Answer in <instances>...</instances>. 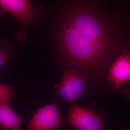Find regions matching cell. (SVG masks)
<instances>
[{"label":"cell","instance_id":"7a4b0ae2","mask_svg":"<svg viewBox=\"0 0 130 130\" xmlns=\"http://www.w3.org/2000/svg\"><path fill=\"white\" fill-rule=\"evenodd\" d=\"M86 83L85 74L77 68L69 67L63 69V76L55 89L60 98L70 103L80 99L83 94Z\"/></svg>","mask_w":130,"mask_h":130},{"label":"cell","instance_id":"ba28073f","mask_svg":"<svg viewBox=\"0 0 130 130\" xmlns=\"http://www.w3.org/2000/svg\"><path fill=\"white\" fill-rule=\"evenodd\" d=\"M14 96L13 89L9 86L0 84V103H8Z\"/></svg>","mask_w":130,"mask_h":130},{"label":"cell","instance_id":"5b68a950","mask_svg":"<svg viewBox=\"0 0 130 130\" xmlns=\"http://www.w3.org/2000/svg\"><path fill=\"white\" fill-rule=\"evenodd\" d=\"M67 122L69 125L78 130H102L105 124L103 119L91 109L70 103Z\"/></svg>","mask_w":130,"mask_h":130},{"label":"cell","instance_id":"6da1fadb","mask_svg":"<svg viewBox=\"0 0 130 130\" xmlns=\"http://www.w3.org/2000/svg\"><path fill=\"white\" fill-rule=\"evenodd\" d=\"M58 37L61 51L71 67L99 78L122 49L109 25L83 6L74 7L66 14Z\"/></svg>","mask_w":130,"mask_h":130},{"label":"cell","instance_id":"8992f818","mask_svg":"<svg viewBox=\"0 0 130 130\" xmlns=\"http://www.w3.org/2000/svg\"><path fill=\"white\" fill-rule=\"evenodd\" d=\"M62 121L58 103L56 102L39 109L28 123L29 130H56L60 128Z\"/></svg>","mask_w":130,"mask_h":130},{"label":"cell","instance_id":"9c48e42d","mask_svg":"<svg viewBox=\"0 0 130 130\" xmlns=\"http://www.w3.org/2000/svg\"><path fill=\"white\" fill-rule=\"evenodd\" d=\"M11 56L9 50L5 47L0 45V68L9 61Z\"/></svg>","mask_w":130,"mask_h":130},{"label":"cell","instance_id":"52a82bcc","mask_svg":"<svg viewBox=\"0 0 130 130\" xmlns=\"http://www.w3.org/2000/svg\"><path fill=\"white\" fill-rule=\"evenodd\" d=\"M8 104L0 103V128L4 130H19L22 117L17 114L9 106Z\"/></svg>","mask_w":130,"mask_h":130},{"label":"cell","instance_id":"3957f363","mask_svg":"<svg viewBox=\"0 0 130 130\" xmlns=\"http://www.w3.org/2000/svg\"><path fill=\"white\" fill-rule=\"evenodd\" d=\"M0 12L9 13L18 20L20 29L17 39L22 41L25 39L26 28L37 18L40 11L30 0H0Z\"/></svg>","mask_w":130,"mask_h":130},{"label":"cell","instance_id":"277c9868","mask_svg":"<svg viewBox=\"0 0 130 130\" xmlns=\"http://www.w3.org/2000/svg\"><path fill=\"white\" fill-rule=\"evenodd\" d=\"M107 70V80L112 91L117 93L122 85L130 82V49H121Z\"/></svg>","mask_w":130,"mask_h":130},{"label":"cell","instance_id":"30bf717a","mask_svg":"<svg viewBox=\"0 0 130 130\" xmlns=\"http://www.w3.org/2000/svg\"><path fill=\"white\" fill-rule=\"evenodd\" d=\"M120 91L121 93L126 98L130 101V84L128 86L121 87Z\"/></svg>","mask_w":130,"mask_h":130}]
</instances>
